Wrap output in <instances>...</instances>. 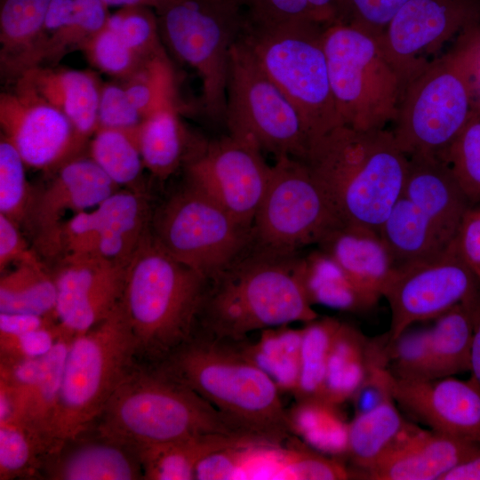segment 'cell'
<instances>
[{
    "label": "cell",
    "instance_id": "ba28073f",
    "mask_svg": "<svg viewBox=\"0 0 480 480\" xmlns=\"http://www.w3.org/2000/svg\"><path fill=\"white\" fill-rule=\"evenodd\" d=\"M137 361L120 302L104 320L73 337L51 431L59 442L90 428Z\"/></svg>",
    "mask_w": 480,
    "mask_h": 480
},
{
    "label": "cell",
    "instance_id": "30bf717a",
    "mask_svg": "<svg viewBox=\"0 0 480 480\" xmlns=\"http://www.w3.org/2000/svg\"><path fill=\"white\" fill-rule=\"evenodd\" d=\"M323 44L341 124L369 131L395 121L403 86L379 38L334 23L324 28Z\"/></svg>",
    "mask_w": 480,
    "mask_h": 480
},
{
    "label": "cell",
    "instance_id": "d590c367",
    "mask_svg": "<svg viewBox=\"0 0 480 480\" xmlns=\"http://www.w3.org/2000/svg\"><path fill=\"white\" fill-rule=\"evenodd\" d=\"M367 341L357 329L340 323L328 357L322 399L336 405L351 399L365 372Z\"/></svg>",
    "mask_w": 480,
    "mask_h": 480
},
{
    "label": "cell",
    "instance_id": "f546056e",
    "mask_svg": "<svg viewBox=\"0 0 480 480\" xmlns=\"http://www.w3.org/2000/svg\"><path fill=\"white\" fill-rule=\"evenodd\" d=\"M264 440L222 434H206L140 451L144 480H192L197 465L210 454Z\"/></svg>",
    "mask_w": 480,
    "mask_h": 480
},
{
    "label": "cell",
    "instance_id": "2e32d148",
    "mask_svg": "<svg viewBox=\"0 0 480 480\" xmlns=\"http://www.w3.org/2000/svg\"><path fill=\"white\" fill-rule=\"evenodd\" d=\"M480 25V0H410L382 36L381 47L396 69L403 92L434 52L468 28Z\"/></svg>",
    "mask_w": 480,
    "mask_h": 480
},
{
    "label": "cell",
    "instance_id": "f5cc1de1",
    "mask_svg": "<svg viewBox=\"0 0 480 480\" xmlns=\"http://www.w3.org/2000/svg\"><path fill=\"white\" fill-rule=\"evenodd\" d=\"M143 116L131 102L124 85H101L98 123L99 127L132 130L142 122Z\"/></svg>",
    "mask_w": 480,
    "mask_h": 480
},
{
    "label": "cell",
    "instance_id": "8d00e7d4",
    "mask_svg": "<svg viewBox=\"0 0 480 480\" xmlns=\"http://www.w3.org/2000/svg\"><path fill=\"white\" fill-rule=\"evenodd\" d=\"M57 291L45 267L18 264L0 277V312L56 316Z\"/></svg>",
    "mask_w": 480,
    "mask_h": 480
},
{
    "label": "cell",
    "instance_id": "83f0119b",
    "mask_svg": "<svg viewBox=\"0 0 480 480\" xmlns=\"http://www.w3.org/2000/svg\"><path fill=\"white\" fill-rule=\"evenodd\" d=\"M144 166L166 180L184 164L192 146L182 124L176 99L147 116L136 129Z\"/></svg>",
    "mask_w": 480,
    "mask_h": 480
},
{
    "label": "cell",
    "instance_id": "f1b7e54d",
    "mask_svg": "<svg viewBox=\"0 0 480 480\" xmlns=\"http://www.w3.org/2000/svg\"><path fill=\"white\" fill-rule=\"evenodd\" d=\"M480 312V292L438 317L429 329L434 378L469 372L475 323Z\"/></svg>",
    "mask_w": 480,
    "mask_h": 480
},
{
    "label": "cell",
    "instance_id": "d6a6232c",
    "mask_svg": "<svg viewBox=\"0 0 480 480\" xmlns=\"http://www.w3.org/2000/svg\"><path fill=\"white\" fill-rule=\"evenodd\" d=\"M408 424L394 400L355 414L348 426L346 456L362 473L386 452Z\"/></svg>",
    "mask_w": 480,
    "mask_h": 480
},
{
    "label": "cell",
    "instance_id": "bcb514c9",
    "mask_svg": "<svg viewBox=\"0 0 480 480\" xmlns=\"http://www.w3.org/2000/svg\"><path fill=\"white\" fill-rule=\"evenodd\" d=\"M443 160L471 204L480 205V112L476 109Z\"/></svg>",
    "mask_w": 480,
    "mask_h": 480
},
{
    "label": "cell",
    "instance_id": "6f0895ef",
    "mask_svg": "<svg viewBox=\"0 0 480 480\" xmlns=\"http://www.w3.org/2000/svg\"><path fill=\"white\" fill-rule=\"evenodd\" d=\"M57 322L52 316L0 312V338L16 337Z\"/></svg>",
    "mask_w": 480,
    "mask_h": 480
},
{
    "label": "cell",
    "instance_id": "9f6ffc18",
    "mask_svg": "<svg viewBox=\"0 0 480 480\" xmlns=\"http://www.w3.org/2000/svg\"><path fill=\"white\" fill-rule=\"evenodd\" d=\"M455 240L464 261L480 279V205L468 210Z\"/></svg>",
    "mask_w": 480,
    "mask_h": 480
},
{
    "label": "cell",
    "instance_id": "6da1fadb",
    "mask_svg": "<svg viewBox=\"0 0 480 480\" xmlns=\"http://www.w3.org/2000/svg\"><path fill=\"white\" fill-rule=\"evenodd\" d=\"M304 280V258L252 244L207 280L196 331L238 343L251 332L317 318Z\"/></svg>",
    "mask_w": 480,
    "mask_h": 480
},
{
    "label": "cell",
    "instance_id": "9c48e42d",
    "mask_svg": "<svg viewBox=\"0 0 480 480\" xmlns=\"http://www.w3.org/2000/svg\"><path fill=\"white\" fill-rule=\"evenodd\" d=\"M154 10L161 37L200 77L204 112L224 123L230 53L245 22L238 3L161 0Z\"/></svg>",
    "mask_w": 480,
    "mask_h": 480
},
{
    "label": "cell",
    "instance_id": "ffe728a7",
    "mask_svg": "<svg viewBox=\"0 0 480 480\" xmlns=\"http://www.w3.org/2000/svg\"><path fill=\"white\" fill-rule=\"evenodd\" d=\"M122 265L88 254H66L54 274L56 316L76 336L107 318L120 302L124 270Z\"/></svg>",
    "mask_w": 480,
    "mask_h": 480
},
{
    "label": "cell",
    "instance_id": "60d3db41",
    "mask_svg": "<svg viewBox=\"0 0 480 480\" xmlns=\"http://www.w3.org/2000/svg\"><path fill=\"white\" fill-rule=\"evenodd\" d=\"M340 325V321L326 317L315 319L302 329L296 400L323 398L328 357Z\"/></svg>",
    "mask_w": 480,
    "mask_h": 480
},
{
    "label": "cell",
    "instance_id": "44dd1931",
    "mask_svg": "<svg viewBox=\"0 0 480 480\" xmlns=\"http://www.w3.org/2000/svg\"><path fill=\"white\" fill-rule=\"evenodd\" d=\"M393 398L429 429L480 444V388L470 378H395Z\"/></svg>",
    "mask_w": 480,
    "mask_h": 480
},
{
    "label": "cell",
    "instance_id": "7bdbcfd3",
    "mask_svg": "<svg viewBox=\"0 0 480 480\" xmlns=\"http://www.w3.org/2000/svg\"><path fill=\"white\" fill-rule=\"evenodd\" d=\"M108 17V5L101 0H75L70 16L45 39L32 68L45 62L53 64L68 51L78 49L106 24Z\"/></svg>",
    "mask_w": 480,
    "mask_h": 480
},
{
    "label": "cell",
    "instance_id": "9a60e30c",
    "mask_svg": "<svg viewBox=\"0 0 480 480\" xmlns=\"http://www.w3.org/2000/svg\"><path fill=\"white\" fill-rule=\"evenodd\" d=\"M479 292L480 279L464 261L455 238L440 253L398 268L383 294L391 311L390 340Z\"/></svg>",
    "mask_w": 480,
    "mask_h": 480
},
{
    "label": "cell",
    "instance_id": "7dc6e473",
    "mask_svg": "<svg viewBox=\"0 0 480 480\" xmlns=\"http://www.w3.org/2000/svg\"><path fill=\"white\" fill-rule=\"evenodd\" d=\"M25 165L14 146L0 140V213L20 227L27 219L33 198Z\"/></svg>",
    "mask_w": 480,
    "mask_h": 480
},
{
    "label": "cell",
    "instance_id": "7a4b0ae2",
    "mask_svg": "<svg viewBox=\"0 0 480 480\" xmlns=\"http://www.w3.org/2000/svg\"><path fill=\"white\" fill-rule=\"evenodd\" d=\"M304 162L343 224L379 232L403 196L409 158L392 132L340 125L312 142Z\"/></svg>",
    "mask_w": 480,
    "mask_h": 480
},
{
    "label": "cell",
    "instance_id": "681fc988",
    "mask_svg": "<svg viewBox=\"0 0 480 480\" xmlns=\"http://www.w3.org/2000/svg\"><path fill=\"white\" fill-rule=\"evenodd\" d=\"M388 368L397 380L434 379L429 329H407L388 343Z\"/></svg>",
    "mask_w": 480,
    "mask_h": 480
},
{
    "label": "cell",
    "instance_id": "e575fe53",
    "mask_svg": "<svg viewBox=\"0 0 480 480\" xmlns=\"http://www.w3.org/2000/svg\"><path fill=\"white\" fill-rule=\"evenodd\" d=\"M286 326L262 330L254 342L230 344L268 373L280 391L293 394L300 375L302 329Z\"/></svg>",
    "mask_w": 480,
    "mask_h": 480
},
{
    "label": "cell",
    "instance_id": "484cf974",
    "mask_svg": "<svg viewBox=\"0 0 480 480\" xmlns=\"http://www.w3.org/2000/svg\"><path fill=\"white\" fill-rule=\"evenodd\" d=\"M17 79L63 113L84 139L98 129L101 85L92 73L36 66Z\"/></svg>",
    "mask_w": 480,
    "mask_h": 480
},
{
    "label": "cell",
    "instance_id": "94428289",
    "mask_svg": "<svg viewBox=\"0 0 480 480\" xmlns=\"http://www.w3.org/2000/svg\"><path fill=\"white\" fill-rule=\"evenodd\" d=\"M470 379L480 388V312L475 323L470 352Z\"/></svg>",
    "mask_w": 480,
    "mask_h": 480
},
{
    "label": "cell",
    "instance_id": "7c38bea8",
    "mask_svg": "<svg viewBox=\"0 0 480 480\" xmlns=\"http://www.w3.org/2000/svg\"><path fill=\"white\" fill-rule=\"evenodd\" d=\"M151 233L180 262L207 280L252 244V228L236 220L214 200L187 185L151 219Z\"/></svg>",
    "mask_w": 480,
    "mask_h": 480
},
{
    "label": "cell",
    "instance_id": "91938a15",
    "mask_svg": "<svg viewBox=\"0 0 480 480\" xmlns=\"http://www.w3.org/2000/svg\"><path fill=\"white\" fill-rule=\"evenodd\" d=\"M442 480H480V446L451 469Z\"/></svg>",
    "mask_w": 480,
    "mask_h": 480
},
{
    "label": "cell",
    "instance_id": "8992f818",
    "mask_svg": "<svg viewBox=\"0 0 480 480\" xmlns=\"http://www.w3.org/2000/svg\"><path fill=\"white\" fill-rule=\"evenodd\" d=\"M479 61L480 25L461 32L447 53L428 62L409 82L392 131L405 155L443 159L476 110Z\"/></svg>",
    "mask_w": 480,
    "mask_h": 480
},
{
    "label": "cell",
    "instance_id": "277c9868",
    "mask_svg": "<svg viewBox=\"0 0 480 480\" xmlns=\"http://www.w3.org/2000/svg\"><path fill=\"white\" fill-rule=\"evenodd\" d=\"M92 426L140 452L206 434L270 442L220 412L156 366L139 361Z\"/></svg>",
    "mask_w": 480,
    "mask_h": 480
},
{
    "label": "cell",
    "instance_id": "680465c9",
    "mask_svg": "<svg viewBox=\"0 0 480 480\" xmlns=\"http://www.w3.org/2000/svg\"><path fill=\"white\" fill-rule=\"evenodd\" d=\"M20 412L19 394L8 383L0 380V423L19 417Z\"/></svg>",
    "mask_w": 480,
    "mask_h": 480
},
{
    "label": "cell",
    "instance_id": "ee69618b",
    "mask_svg": "<svg viewBox=\"0 0 480 480\" xmlns=\"http://www.w3.org/2000/svg\"><path fill=\"white\" fill-rule=\"evenodd\" d=\"M124 81V90L143 119L176 99L174 72L165 51L146 60Z\"/></svg>",
    "mask_w": 480,
    "mask_h": 480
},
{
    "label": "cell",
    "instance_id": "cb8c5ba5",
    "mask_svg": "<svg viewBox=\"0 0 480 480\" xmlns=\"http://www.w3.org/2000/svg\"><path fill=\"white\" fill-rule=\"evenodd\" d=\"M408 158L403 196L424 214L443 242L450 244L472 204L445 161L428 154Z\"/></svg>",
    "mask_w": 480,
    "mask_h": 480
},
{
    "label": "cell",
    "instance_id": "e0dca14e",
    "mask_svg": "<svg viewBox=\"0 0 480 480\" xmlns=\"http://www.w3.org/2000/svg\"><path fill=\"white\" fill-rule=\"evenodd\" d=\"M0 126L26 165L44 172L80 156L87 141L63 113L19 79L14 90L0 95Z\"/></svg>",
    "mask_w": 480,
    "mask_h": 480
},
{
    "label": "cell",
    "instance_id": "52a82bcc",
    "mask_svg": "<svg viewBox=\"0 0 480 480\" xmlns=\"http://www.w3.org/2000/svg\"><path fill=\"white\" fill-rule=\"evenodd\" d=\"M324 27L244 24L239 39L298 110L310 145L342 125L336 109L325 55ZM310 147V146H309Z\"/></svg>",
    "mask_w": 480,
    "mask_h": 480
},
{
    "label": "cell",
    "instance_id": "816d5d0a",
    "mask_svg": "<svg viewBox=\"0 0 480 480\" xmlns=\"http://www.w3.org/2000/svg\"><path fill=\"white\" fill-rule=\"evenodd\" d=\"M410 0H337V22L380 38Z\"/></svg>",
    "mask_w": 480,
    "mask_h": 480
},
{
    "label": "cell",
    "instance_id": "ac0fdd59",
    "mask_svg": "<svg viewBox=\"0 0 480 480\" xmlns=\"http://www.w3.org/2000/svg\"><path fill=\"white\" fill-rule=\"evenodd\" d=\"M145 191H116L93 211L76 212L63 225L62 254H88L126 265L150 230Z\"/></svg>",
    "mask_w": 480,
    "mask_h": 480
},
{
    "label": "cell",
    "instance_id": "3957f363",
    "mask_svg": "<svg viewBox=\"0 0 480 480\" xmlns=\"http://www.w3.org/2000/svg\"><path fill=\"white\" fill-rule=\"evenodd\" d=\"M206 284L147 233L125 266L120 300L137 361L157 364L194 335Z\"/></svg>",
    "mask_w": 480,
    "mask_h": 480
},
{
    "label": "cell",
    "instance_id": "ab89813d",
    "mask_svg": "<svg viewBox=\"0 0 480 480\" xmlns=\"http://www.w3.org/2000/svg\"><path fill=\"white\" fill-rule=\"evenodd\" d=\"M252 27L316 24L328 27L337 22V0H236Z\"/></svg>",
    "mask_w": 480,
    "mask_h": 480
},
{
    "label": "cell",
    "instance_id": "5bb4252c",
    "mask_svg": "<svg viewBox=\"0 0 480 480\" xmlns=\"http://www.w3.org/2000/svg\"><path fill=\"white\" fill-rule=\"evenodd\" d=\"M261 153L254 144L229 133L193 141L183 164L187 185L252 228L271 172Z\"/></svg>",
    "mask_w": 480,
    "mask_h": 480
},
{
    "label": "cell",
    "instance_id": "f6af8a7d",
    "mask_svg": "<svg viewBox=\"0 0 480 480\" xmlns=\"http://www.w3.org/2000/svg\"><path fill=\"white\" fill-rule=\"evenodd\" d=\"M388 332L368 339L366 369L364 378L351 397L355 414L372 410L385 402L394 400L395 377L388 368Z\"/></svg>",
    "mask_w": 480,
    "mask_h": 480
},
{
    "label": "cell",
    "instance_id": "d4e9b609",
    "mask_svg": "<svg viewBox=\"0 0 480 480\" xmlns=\"http://www.w3.org/2000/svg\"><path fill=\"white\" fill-rule=\"evenodd\" d=\"M317 245L356 284L383 297L397 268L378 231L340 224Z\"/></svg>",
    "mask_w": 480,
    "mask_h": 480
},
{
    "label": "cell",
    "instance_id": "d6986e66",
    "mask_svg": "<svg viewBox=\"0 0 480 480\" xmlns=\"http://www.w3.org/2000/svg\"><path fill=\"white\" fill-rule=\"evenodd\" d=\"M52 180L33 195L25 220L37 252L46 258L62 254V218L66 212L97 206L118 187L91 158L78 156L54 172Z\"/></svg>",
    "mask_w": 480,
    "mask_h": 480
},
{
    "label": "cell",
    "instance_id": "6125c7cd",
    "mask_svg": "<svg viewBox=\"0 0 480 480\" xmlns=\"http://www.w3.org/2000/svg\"><path fill=\"white\" fill-rule=\"evenodd\" d=\"M108 6H147L155 9L161 0H101Z\"/></svg>",
    "mask_w": 480,
    "mask_h": 480
},
{
    "label": "cell",
    "instance_id": "4dcf8cb0",
    "mask_svg": "<svg viewBox=\"0 0 480 480\" xmlns=\"http://www.w3.org/2000/svg\"><path fill=\"white\" fill-rule=\"evenodd\" d=\"M379 233L397 268L431 258L449 245L404 196L396 201Z\"/></svg>",
    "mask_w": 480,
    "mask_h": 480
},
{
    "label": "cell",
    "instance_id": "c3c4849f",
    "mask_svg": "<svg viewBox=\"0 0 480 480\" xmlns=\"http://www.w3.org/2000/svg\"><path fill=\"white\" fill-rule=\"evenodd\" d=\"M99 70L123 80L132 76L144 63L108 23L78 48Z\"/></svg>",
    "mask_w": 480,
    "mask_h": 480
},
{
    "label": "cell",
    "instance_id": "5b68a950",
    "mask_svg": "<svg viewBox=\"0 0 480 480\" xmlns=\"http://www.w3.org/2000/svg\"><path fill=\"white\" fill-rule=\"evenodd\" d=\"M155 366L268 441L295 436L275 381L230 343L196 331Z\"/></svg>",
    "mask_w": 480,
    "mask_h": 480
},
{
    "label": "cell",
    "instance_id": "4fadbf2b",
    "mask_svg": "<svg viewBox=\"0 0 480 480\" xmlns=\"http://www.w3.org/2000/svg\"><path fill=\"white\" fill-rule=\"evenodd\" d=\"M343 224L308 164L281 156L271 166L268 188L252 224V245L298 252L318 244Z\"/></svg>",
    "mask_w": 480,
    "mask_h": 480
},
{
    "label": "cell",
    "instance_id": "1f68e13d",
    "mask_svg": "<svg viewBox=\"0 0 480 480\" xmlns=\"http://www.w3.org/2000/svg\"><path fill=\"white\" fill-rule=\"evenodd\" d=\"M58 443L24 418L0 423V480L37 479L44 459Z\"/></svg>",
    "mask_w": 480,
    "mask_h": 480
},
{
    "label": "cell",
    "instance_id": "4316f807",
    "mask_svg": "<svg viewBox=\"0 0 480 480\" xmlns=\"http://www.w3.org/2000/svg\"><path fill=\"white\" fill-rule=\"evenodd\" d=\"M52 0H1L2 69L18 78L33 67L44 41V24Z\"/></svg>",
    "mask_w": 480,
    "mask_h": 480
},
{
    "label": "cell",
    "instance_id": "74e56055",
    "mask_svg": "<svg viewBox=\"0 0 480 480\" xmlns=\"http://www.w3.org/2000/svg\"><path fill=\"white\" fill-rule=\"evenodd\" d=\"M136 129L99 127L89 145L90 157L117 185L145 191L141 182L145 168Z\"/></svg>",
    "mask_w": 480,
    "mask_h": 480
},
{
    "label": "cell",
    "instance_id": "11a10c76",
    "mask_svg": "<svg viewBox=\"0 0 480 480\" xmlns=\"http://www.w3.org/2000/svg\"><path fill=\"white\" fill-rule=\"evenodd\" d=\"M12 262L45 267L41 262L38 252L29 247L19 226L0 213V271Z\"/></svg>",
    "mask_w": 480,
    "mask_h": 480
},
{
    "label": "cell",
    "instance_id": "603a6c76",
    "mask_svg": "<svg viewBox=\"0 0 480 480\" xmlns=\"http://www.w3.org/2000/svg\"><path fill=\"white\" fill-rule=\"evenodd\" d=\"M480 444L408 424L360 476L372 480H442Z\"/></svg>",
    "mask_w": 480,
    "mask_h": 480
},
{
    "label": "cell",
    "instance_id": "f907efd6",
    "mask_svg": "<svg viewBox=\"0 0 480 480\" xmlns=\"http://www.w3.org/2000/svg\"><path fill=\"white\" fill-rule=\"evenodd\" d=\"M108 23L119 34L126 44L143 60L164 50L157 17L147 6H125L109 15Z\"/></svg>",
    "mask_w": 480,
    "mask_h": 480
},
{
    "label": "cell",
    "instance_id": "f35d334b",
    "mask_svg": "<svg viewBox=\"0 0 480 480\" xmlns=\"http://www.w3.org/2000/svg\"><path fill=\"white\" fill-rule=\"evenodd\" d=\"M338 406L324 399L297 400L288 411L293 434L317 451L346 455L348 422L343 420Z\"/></svg>",
    "mask_w": 480,
    "mask_h": 480
},
{
    "label": "cell",
    "instance_id": "8fae6325",
    "mask_svg": "<svg viewBox=\"0 0 480 480\" xmlns=\"http://www.w3.org/2000/svg\"><path fill=\"white\" fill-rule=\"evenodd\" d=\"M224 124L228 133L272 154L304 161L310 146L296 108L238 38L229 59Z\"/></svg>",
    "mask_w": 480,
    "mask_h": 480
},
{
    "label": "cell",
    "instance_id": "db71d44e",
    "mask_svg": "<svg viewBox=\"0 0 480 480\" xmlns=\"http://www.w3.org/2000/svg\"><path fill=\"white\" fill-rule=\"evenodd\" d=\"M65 333L57 322L16 337L0 338V358L42 357Z\"/></svg>",
    "mask_w": 480,
    "mask_h": 480
},
{
    "label": "cell",
    "instance_id": "7402d4cb",
    "mask_svg": "<svg viewBox=\"0 0 480 480\" xmlns=\"http://www.w3.org/2000/svg\"><path fill=\"white\" fill-rule=\"evenodd\" d=\"M37 479L144 480V473L138 448L91 426L59 441Z\"/></svg>",
    "mask_w": 480,
    "mask_h": 480
},
{
    "label": "cell",
    "instance_id": "836d02e7",
    "mask_svg": "<svg viewBox=\"0 0 480 480\" xmlns=\"http://www.w3.org/2000/svg\"><path fill=\"white\" fill-rule=\"evenodd\" d=\"M304 280L312 304L347 311H364L375 306L381 298L356 284L321 250L304 258Z\"/></svg>",
    "mask_w": 480,
    "mask_h": 480
},
{
    "label": "cell",
    "instance_id": "b9f144b4",
    "mask_svg": "<svg viewBox=\"0 0 480 480\" xmlns=\"http://www.w3.org/2000/svg\"><path fill=\"white\" fill-rule=\"evenodd\" d=\"M73 337L65 333L43 356L38 379L28 395L19 416L32 421L52 436V421L57 408L66 357Z\"/></svg>",
    "mask_w": 480,
    "mask_h": 480
}]
</instances>
